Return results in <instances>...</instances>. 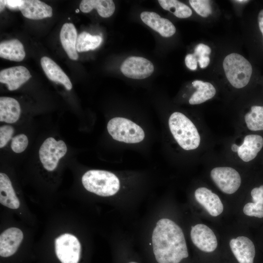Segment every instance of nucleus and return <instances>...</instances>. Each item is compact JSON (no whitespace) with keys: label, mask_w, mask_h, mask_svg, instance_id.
I'll use <instances>...</instances> for the list:
<instances>
[{"label":"nucleus","mask_w":263,"mask_h":263,"mask_svg":"<svg viewBox=\"0 0 263 263\" xmlns=\"http://www.w3.org/2000/svg\"><path fill=\"white\" fill-rule=\"evenodd\" d=\"M153 253L158 263H179L188 256L184 233L173 221L160 219L151 237Z\"/></svg>","instance_id":"obj_1"},{"label":"nucleus","mask_w":263,"mask_h":263,"mask_svg":"<svg viewBox=\"0 0 263 263\" xmlns=\"http://www.w3.org/2000/svg\"><path fill=\"white\" fill-rule=\"evenodd\" d=\"M169 125L173 136L182 148L189 150L199 147L201 139L197 129L184 114L177 112L172 113Z\"/></svg>","instance_id":"obj_2"},{"label":"nucleus","mask_w":263,"mask_h":263,"mask_svg":"<svg viewBox=\"0 0 263 263\" xmlns=\"http://www.w3.org/2000/svg\"><path fill=\"white\" fill-rule=\"evenodd\" d=\"M82 183L88 191L103 197L115 194L120 188V181L113 173L102 170H90L82 177Z\"/></svg>","instance_id":"obj_3"},{"label":"nucleus","mask_w":263,"mask_h":263,"mask_svg":"<svg viewBox=\"0 0 263 263\" xmlns=\"http://www.w3.org/2000/svg\"><path fill=\"white\" fill-rule=\"evenodd\" d=\"M223 65L226 76L234 87L242 88L248 83L252 67L243 56L237 53L230 54L225 57Z\"/></svg>","instance_id":"obj_4"},{"label":"nucleus","mask_w":263,"mask_h":263,"mask_svg":"<svg viewBox=\"0 0 263 263\" xmlns=\"http://www.w3.org/2000/svg\"><path fill=\"white\" fill-rule=\"evenodd\" d=\"M109 134L115 140L127 143H137L145 137L143 129L131 120L123 117L111 119L107 124Z\"/></svg>","instance_id":"obj_5"},{"label":"nucleus","mask_w":263,"mask_h":263,"mask_svg":"<svg viewBox=\"0 0 263 263\" xmlns=\"http://www.w3.org/2000/svg\"><path fill=\"white\" fill-rule=\"evenodd\" d=\"M67 150L66 144L62 140L56 141L53 137L47 138L39 150V159L44 168L48 171L54 170Z\"/></svg>","instance_id":"obj_6"},{"label":"nucleus","mask_w":263,"mask_h":263,"mask_svg":"<svg viewBox=\"0 0 263 263\" xmlns=\"http://www.w3.org/2000/svg\"><path fill=\"white\" fill-rule=\"evenodd\" d=\"M55 251L61 263H78L80 256L81 245L75 236L65 233L56 239Z\"/></svg>","instance_id":"obj_7"},{"label":"nucleus","mask_w":263,"mask_h":263,"mask_svg":"<svg viewBox=\"0 0 263 263\" xmlns=\"http://www.w3.org/2000/svg\"><path fill=\"white\" fill-rule=\"evenodd\" d=\"M210 176L218 188L226 194L235 192L241 184L239 173L231 167L215 168L211 170Z\"/></svg>","instance_id":"obj_8"},{"label":"nucleus","mask_w":263,"mask_h":263,"mask_svg":"<svg viewBox=\"0 0 263 263\" xmlns=\"http://www.w3.org/2000/svg\"><path fill=\"white\" fill-rule=\"evenodd\" d=\"M120 70L127 77L132 79H144L154 71L153 64L149 60L140 56H130L122 63Z\"/></svg>","instance_id":"obj_9"},{"label":"nucleus","mask_w":263,"mask_h":263,"mask_svg":"<svg viewBox=\"0 0 263 263\" xmlns=\"http://www.w3.org/2000/svg\"><path fill=\"white\" fill-rule=\"evenodd\" d=\"M190 238L193 244L200 250L211 252L217 246V240L213 231L207 225L200 224L192 227Z\"/></svg>","instance_id":"obj_10"},{"label":"nucleus","mask_w":263,"mask_h":263,"mask_svg":"<svg viewBox=\"0 0 263 263\" xmlns=\"http://www.w3.org/2000/svg\"><path fill=\"white\" fill-rule=\"evenodd\" d=\"M231 250L239 263H253L256 254L254 243L248 237L239 236L229 243Z\"/></svg>","instance_id":"obj_11"},{"label":"nucleus","mask_w":263,"mask_h":263,"mask_svg":"<svg viewBox=\"0 0 263 263\" xmlns=\"http://www.w3.org/2000/svg\"><path fill=\"white\" fill-rule=\"evenodd\" d=\"M31 77L28 70L22 66L4 69L0 72V82L5 84L10 91L18 89Z\"/></svg>","instance_id":"obj_12"},{"label":"nucleus","mask_w":263,"mask_h":263,"mask_svg":"<svg viewBox=\"0 0 263 263\" xmlns=\"http://www.w3.org/2000/svg\"><path fill=\"white\" fill-rule=\"evenodd\" d=\"M23 238L20 229L11 227L5 230L0 236V255L8 257L13 255L18 250Z\"/></svg>","instance_id":"obj_13"},{"label":"nucleus","mask_w":263,"mask_h":263,"mask_svg":"<svg viewBox=\"0 0 263 263\" xmlns=\"http://www.w3.org/2000/svg\"><path fill=\"white\" fill-rule=\"evenodd\" d=\"M142 21L163 37H170L176 32V28L169 19L161 18L152 12H143L140 15Z\"/></svg>","instance_id":"obj_14"},{"label":"nucleus","mask_w":263,"mask_h":263,"mask_svg":"<svg viewBox=\"0 0 263 263\" xmlns=\"http://www.w3.org/2000/svg\"><path fill=\"white\" fill-rule=\"evenodd\" d=\"M194 195L197 201L211 216H217L222 213L224 206L222 201L210 189L205 187L199 188L195 190Z\"/></svg>","instance_id":"obj_15"},{"label":"nucleus","mask_w":263,"mask_h":263,"mask_svg":"<svg viewBox=\"0 0 263 263\" xmlns=\"http://www.w3.org/2000/svg\"><path fill=\"white\" fill-rule=\"evenodd\" d=\"M19 10L24 17L32 19H41L53 15L52 7L38 0H24Z\"/></svg>","instance_id":"obj_16"},{"label":"nucleus","mask_w":263,"mask_h":263,"mask_svg":"<svg viewBox=\"0 0 263 263\" xmlns=\"http://www.w3.org/2000/svg\"><path fill=\"white\" fill-rule=\"evenodd\" d=\"M40 63L50 80L62 84L67 90L72 89V84L69 78L55 61L47 56H43Z\"/></svg>","instance_id":"obj_17"},{"label":"nucleus","mask_w":263,"mask_h":263,"mask_svg":"<svg viewBox=\"0 0 263 263\" xmlns=\"http://www.w3.org/2000/svg\"><path fill=\"white\" fill-rule=\"evenodd\" d=\"M263 147V138L257 134H249L245 136L243 144L238 150L239 157L244 162H249L257 156Z\"/></svg>","instance_id":"obj_18"},{"label":"nucleus","mask_w":263,"mask_h":263,"mask_svg":"<svg viewBox=\"0 0 263 263\" xmlns=\"http://www.w3.org/2000/svg\"><path fill=\"white\" fill-rule=\"evenodd\" d=\"M77 38V31L75 25L72 23L64 24L60 32V42L68 57L74 60L78 57L76 49Z\"/></svg>","instance_id":"obj_19"},{"label":"nucleus","mask_w":263,"mask_h":263,"mask_svg":"<svg viewBox=\"0 0 263 263\" xmlns=\"http://www.w3.org/2000/svg\"><path fill=\"white\" fill-rule=\"evenodd\" d=\"M20 106L18 101L12 97H0V121L7 123L17 122L20 114Z\"/></svg>","instance_id":"obj_20"},{"label":"nucleus","mask_w":263,"mask_h":263,"mask_svg":"<svg viewBox=\"0 0 263 263\" xmlns=\"http://www.w3.org/2000/svg\"><path fill=\"white\" fill-rule=\"evenodd\" d=\"M0 203L11 209H17L19 202L11 182L5 173H0Z\"/></svg>","instance_id":"obj_21"},{"label":"nucleus","mask_w":263,"mask_h":263,"mask_svg":"<svg viewBox=\"0 0 263 263\" xmlns=\"http://www.w3.org/2000/svg\"><path fill=\"white\" fill-rule=\"evenodd\" d=\"M0 56L12 61H21L25 56L24 47L17 39L1 42Z\"/></svg>","instance_id":"obj_22"},{"label":"nucleus","mask_w":263,"mask_h":263,"mask_svg":"<svg viewBox=\"0 0 263 263\" xmlns=\"http://www.w3.org/2000/svg\"><path fill=\"white\" fill-rule=\"evenodd\" d=\"M94 8L101 17L108 18L113 14L115 7L112 0H83L79 5V9L83 13H89Z\"/></svg>","instance_id":"obj_23"},{"label":"nucleus","mask_w":263,"mask_h":263,"mask_svg":"<svg viewBox=\"0 0 263 263\" xmlns=\"http://www.w3.org/2000/svg\"><path fill=\"white\" fill-rule=\"evenodd\" d=\"M192 84L197 91L193 93L189 103L191 105L199 104L212 98L216 94V89L210 83L196 80Z\"/></svg>","instance_id":"obj_24"},{"label":"nucleus","mask_w":263,"mask_h":263,"mask_svg":"<svg viewBox=\"0 0 263 263\" xmlns=\"http://www.w3.org/2000/svg\"><path fill=\"white\" fill-rule=\"evenodd\" d=\"M102 41V38L100 36H93L83 32L77 36L76 49L78 52L94 50L100 45Z\"/></svg>","instance_id":"obj_25"},{"label":"nucleus","mask_w":263,"mask_h":263,"mask_svg":"<svg viewBox=\"0 0 263 263\" xmlns=\"http://www.w3.org/2000/svg\"><path fill=\"white\" fill-rule=\"evenodd\" d=\"M160 6L179 18H187L192 15V10L187 5L176 0H159Z\"/></svg>","instance_id":"obj_26"},{"label":"nucleus","mask_w":263,"mask_h":263,"mask_svg":"<svg viewBox=\"0 0 263 263\" xmlns=\"http://www.w3.org/2000/svg\"><path fill=\"white\" fill-rule=\"evenodd\" d=\"M244 120L249 130H263V106H252L251 111L244 115Z\"/></svg>","instance_id":"obj_27"},{"label":"nucleus","mask_w":263,"mask_h":263,"mask_svg":"<svg viewBox=\"0 0 263 263\" xmlns=\"http://www.w3.org/2000/svg\"><path fill=\"white\" fill-rule=\"evenodd\" d=\"M189 2L194 11L203 17H208L212 12L209 0H190Z\"/></svg>","instance_id":"obj_28"},{"label":"nucleus","mask_w":263,"mask_h":263,"mask_svg":"<svg viewBox=\"0 0 263 263\" xmlns=\"http://www.w3.org/2000/svg\"><path fill=\"white\" fill-rule=\"evenodd\" d=\"M28 144V139L27 136L24 134H20L12 139L11 147L16 153L23 152L27 148Z\"/></svg>","instance_id":"obj_29"},{"label":"nucleus","mask_w":263,"mask_h":263,"mask_svg":"<svg viewBox=\"0 0 263 263\" xmlns=\"http://www.w3.org/2000/svg\"><path fill=\"white\" fill-rule=\"evenodd\" d=\"M243 212L245 215L250 217L260 219L263 218V206L252 202H248L244 205Z\"/></svg>","instance_id":"obj_30"},{"label":"nucleus","mask_w":263,"mask_h":263,"mask_svg":"<svg viewBox=\"0 0 263 263\" xmlns=\"http://www.w3.org/2000/svg\"><path fill=\"white\" fill-rule=\"evenodd\" d=\"M14 132L13 127L10 125H3L0 127V148L4 147L11 139Z\"/></svg>","instance_id":"obj_31"},{"label":"nucleus","mask_w":263,"mask_h":263,"mask_svg":"<svg viewBox=\"0 0 263 263\" xmlns=\"http://www.w3.org/2000/svg\"><path fill=\"white\" fill-rule=\"evenodd\" d=\"M250 194L252 203L263 206V185L253 188Z\"/></svg>","instance_id":"obj_32"},{"label":"nucleus","mask_w":263,"mask_h":263,"mask_svg":"<svg viewBox=\"0 0 263 263\" xmlns=\"http://www.w3.org/2000/svg\"><path fill=\"white\" fill-rule=\"evenodd\" d=\"M211 53L210 48L204 44L200 43L198 44L194 49L195 56L198 58L203 56H208Z\"/></svg>","instance_id":"obj_33"},{"label":"nucleus","mask_w":263,"mask_h":263,"mask_svg":"<svg viewBox=\"0 0 263 263\" xmlns=\"http://www.w3.org/2000/svg\"><path fill=\"white\" fill-rule=\"evenodd\" d=\"M198 59L194 54H189L185 57L187 67L191 70H195L197 67Z\"/></svg>","instance_id":"obj_34"},{"label":"nucleus","mask_w":263,"mask_h":263,"mask_svg":"<svg viewBox=\"0 0 263 263\" xmlns=\"http://www.w3.org/2000/svg\"><path fill=\"white\" fill-rule=\"evenodd\" d=\"M6 6L11 10H19V8L23 3L22 0H5Z\"/></svg>","instance_id":"obj_35"},{"label":"nucleus","mask_w":263,"mask_h":263,"mask_svg":"<svg viewBox=\"0 0 263 263\" xmlns=\"http://www.w3.org/2000/svg\"><path fill=\"white\" fill-rule=\"evenodd\" d=\"M198 62L201 68H205L208 66L210 62L209 57L207 56H203L197 58Z\"/></svg>","instance_id":"obj_36"},{"label":"nucleus","mask_w":263,"mask_h":263,"mask_svg":"<svg viewBox=\"0 0 263 263\" xmlns=\"http://www.w3.org/2000/svg\"><path fill=\"white\" fill-rule=\"evenodd\" d=\"M258 20L259 28L263 37V9L260 11L258 17Z\"/></svg>","instance_id":"obj_37"},{"label":"nucleus","mask_w":263,"mask_h":263,"mask_svg":"<svg viewBox=\"0 0 263 263\" xmlns=\"http://www.w3.org/2000/svg\"><path fill=\"white\" fill-rule=\"evenodd\" d=\"M0 11L1 12L6 6L5 1L3 0H0Z\"/></svg>","instance_id":"obj_38"},{"label":"nucleus","mask_w":263,"mask_h":263,"mask_svg":"<svg viewBox=\"0 0 263 263\" xmlns=\"http://www.w3.org/2000/svg\"><path fill=\"white\" fill-rule=\"evenodd\" d=\"M239 146L235 144H233L231 146V150L233 151L237 152Z\"/></svg>","instance_id":"obj_39"},{"label":"nucleus","mask_w":263,"mask_h":263,"mask_svg":"<svg viewBox=\"0 0 263 263\" xmlns=\"http://www.w3.org/2000/svg\"><path fill=\"white\" fill-rule=\"evenodd\" d=\"M234 1L236 2H238V3H245V2H247L248 1V0H234Z\"/></svg>","instance_id":"obj_40"},{"label":"nucleus","mask_w":263,"mask_h":263,"mask_svg":"<svg viewBox=\"0 0 263 263\" xmlns=\"http://www.w3.org/2000/svg\"><path fill=\"white\" fill-rule=\"evenodd\" d=\"M79 12V9H76V10H75V12H76V13H78Z\"/></svg>","instance_id":"obj_41"},{"label":"nucleus","mask_w":263,"mask_h":263,"mask_svg":"<svg viewBox=\"0 0 263 263\" xmlns=\"http://www.w3.org/2000/svg\"><path fill=\"white\" fill-rule=\"evenodd\" d=\"M135 263V262H131V263Z\"/></svg>","instance_id":"obj_42"}]
</instances>
